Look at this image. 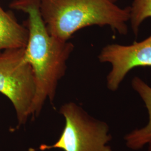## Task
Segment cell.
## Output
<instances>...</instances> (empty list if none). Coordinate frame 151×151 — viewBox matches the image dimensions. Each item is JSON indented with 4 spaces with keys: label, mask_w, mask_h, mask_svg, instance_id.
<instances>
[{
    "label": "cell",
    "mask_w": 151,
    "mask_h": 151,
    "mask_svg": "<svg viewBox=\"0 0 151 151\" xmlns=\"http://www.w3.org/2000/svg\"><path fill=\"white\" fill-rule=\"evenodd\" d=\"M10 7L27 15L24 25L29 36L24 58L32 65L36 80V93L29 112L34 119L39 116L47 100L53 103L75 47L68 40L55 38L49 33L41 15L39 0H14Z\"/></svg>",
    "instance_id": "6da1fadb"
},
{
    "label": "cell",
    "mask_w": 151,
    "mask_h": 151,
    "mask_svg": "<svg viewBox=\"0 0 151 151\" xmlns=\"http://www.w3.org/2000/svg\"><path fill=\"white\" fill-rule=\"evenodd\" d=\"M118 0H39L41 15L49 33L67 41L84 27L109 26L122 35L128 32L130 6L122 9Z\"/></svg>",
    "instance_id": "7a4b0ae2"
},
{
    "label": "cell",
    "mask_w": 151,
    "mask_h": 151,
    "mask_svg": "<svg viewBox=\"0 0 151 151\" xmlns=\"http://www.w3.org/2000/svg\"><path fill=\"white\" fill-rule=\"evenodd\" d=\"M60 113L65 120L61 135L52 145H41L40 151L56 148L63 151H113L109 145L113 137L107 123L92 116L73 102L62 105Z\"/></svg>",
    "instance_id": "3957f363"
},
{
    "label": "cell",
    "mask_w": 151,
    "mask_h": 151,
    "mask_svg": "<svg viewBox=\"0 0 151 151\" xmlns=\"http://www.w3.org/2000/svg\"><path fill=\"white\" fill-rule=\"evenodd\" d=\"M37 85L32 65L24 58V48L10 49L0 53V93L11 101L19 127L25 125L30 116Z\"/></svg>",
    "instance_id": "277c9868"
},
{
    "label": "cell",
    "mask_w": 151,
    "mask_h": 151,
    "mask_svg": "<svg viewBox=\"0 0 151 151\" xmlns=\"http://www.w3.org/2000/svg\"><path fill=\"white\" fill-rule=\"evenodd\" d=\"M98 58L100 62L112 65L106 77V85L109 90L115 91L131 70L137 67H151V35L129 46L108 45L102 49Z\"/></svg>",
    "instance_id": "5b68a950"
},
{
    "label": "cell",
    "mask_w": 151,
    "mask_h": 151,
    "mask_svg": "<svg viewBox=\"0 0 151 151\" xmlns=\"http://www.w3.org/2000/svg\"><path fill=\"white\" fill-rule=\"evenodd\" d=\"M132 86L145 104L148 122L145 126L133 130L124 137L125 146L131 150H141L151 141V87L138 77H134L132 81Z\"/></svg>",
    "instance_id": "8992f818"
},
{
    "label": "cell",
    "mask_w": 151,
    "mask_h": 151,
    "mask_svg": "<svg viewBox=\"0 0 151 151\" xmlns=\"http://www.w3.org/2000/svg\"><path fill=\"white\" fill-rule=\"evenodd\" d=\"M29 32L24 25L20 24L10 12L0 5V53L10 49L25 48Z\"/></svg>",
    "instance_id": "52a82bcc"
},
{
    "label": "cell",
    "mask_w": 151,
    "mask_h": 151,
    "mask_svg": "<svg viewBox=\"0 0 151 151\" xmlns=\"http://www.w3.org/2000/svg\"><path fill=\"white\" fill-rule=\"evenodd\" d=\"M150 17H151V0H134L130 6V20L135 36L138 34L142 22Z\"/></svg>",
    "instance_id": "ba28073f"
},
{
    "label": "cell",
    "mask_w": 151,
    "mask_h": 151,
    "mask_svg": "<svg viewBox=\"0 0 151 151\" xmlns=\"http://www.w3.org/2000/svg\"><path fill=\"white\" fill-rule=\"evenodd\" d=\"M148 151H151V141H150L148 144Z\"/></svg>",
    "instance_id": "9c48e42d"
}]
</instances>
